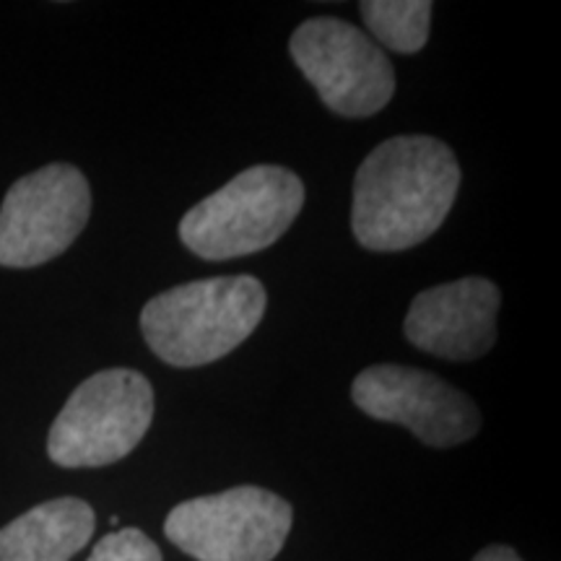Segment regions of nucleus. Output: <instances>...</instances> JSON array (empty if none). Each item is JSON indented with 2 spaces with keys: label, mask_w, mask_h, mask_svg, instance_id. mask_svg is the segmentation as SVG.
<instances>
[{
  "label": "nucleus",
  "mask_w": 561,
  "mask_h": 561,
  "mask_svg": "<svg viewBox=\"0 0 561 561\" xmlns=\"http://www.w3.org/2000/svg\"><path fill=\"white\" fill-rule=\"evenodd\" d=\"M265 305V286L252 276L187 280L146 301L140 333L170 367H206L255 333Z\"/></svg>",
  "instance_id": "2"
},
{
  "label": "nucleus",
  "mask_w": 561,
  "mask_h": 561,
  "mask_svg": "<svg viewBox=\"0 0 561 561\" xmlns=\"http://www.w3.org/2000/svg\"><path fill=\"white\" fill-rule=\"evenodd\" d=\"M94 510L76 496L37 504L0 528V561H70L94 536Z\"/></svg>",
  "instance_id": "10"
},
{
  "label": "nucleus",
  "mask_w": 561,
  "mask_h": 561,
  "mask_svg": "<svg viewBox=\"0 0 561 561\" xmlns=\"http://www.w3.org/2000/svg\"><path fill=\"white\" fill-rule=\"evenodd\" d=\"M351 398L367 416L401 424L430 447H455L481 430L471 398L426 369L375 364L356 375Z\"/></svg>",
  "instance_id": "8"
},
{
  "label": "nucleus",
  "mask_w": 561,
  "mask_h": 561,
  "mask_svg": "<svg viewBox=\"0 0 561 561\" xmlns=\"http://www.w3.org/2000/svg\"><path fill=\"white\" fill-rule=\"evenodd\" d=\"M460 191L453 149L432 136H396L377 146L354 180L351 229L371 252H401L445 224Z\"/></svg>",
  "instance_id": "1"
},
{
  "label": "nucleus",
  "mask_w": 561,
  "mask_h": 561,
  "mask_svg": "<svg viewBox=\"0 0 561 561\" xmlns=\"http://www.w3.org/2000/svg\"><path fill=\"white\" fill-rule=\"evenodd\" d=\"M305 206V185L291 170L257 164L203 198L180 221V240L203 261H231L271 248Z\"/></svg>",
  "instance_id": "3"
},
{
  "label": "nucleus",
  "mask_w": 561,
  "mask_h": 561,
  "mask_svg": "<svg viewBox=\"0 0 561 561\" xmlns=\"http://www.w3.org/2000/svg\"><path fill=\"white\" fill-rule=\"evenodd\" d=\"M153 419V388L136 369H102L83 380L47 437L60 468H102L123 460L146 437Z\"/></svg>",
  "instance_id": "4"
},
{
  "label": "nucleus",
  "mask_w": 561,
  "mask_h": 561,
  "mask_svg": "<svg viewBox=\"0 0 561 561\" xmlns=\"http://www.w3.org/2000/svg\"><path fill=\"white\" fill-rule=\"evenodd\" d=\"M500 301L494 280L481 276L432 286L413 297L403 333L419 351L439 359H481L496 343Z\"/></svg>",
  "instance_id": "9"
},
{
  "label": "nucleus",
  "mask_w": 561,
  "mask_h": 561,
  "mask_svg": "<svg viewBox=\"0 0 561 561\" xmlns=\"http://www.w3.org/2000/svg\"><path fill=\"white\" fill-rule=\"evenodd\" d=\"M91 191L73 164H47L13 182L0 206V265L34 268L58 257L87 227Z\"/></svg>",
  "instance_id": "7"
},
{
  "label": "nucleus",
  "mask_w": 561,
  "mask_h": 561,
  "mask_svg": "<svg viewBox=\"0 0 561 561\" xmlns=\"http://www.w3.org/2000/svg\"><path fill=\"white\" fill-rule=\"evenodd\" d=\"M89 561H161V551L144 530L123 528L104 536Z\"/></svg>",
  "instance_id": "12"
},
{
  "label": "nucleus",
  "mask_w": 561,
  "mask_h": 561,
  "mask_svg": "<svg viewBox=\"0 0 561 561\" xmlns=\"http://www.w3.org/2000/svg\"><path fill=\"white\" fill-rule=\"evenodd\" d=\"M297 68L335 115L371 117L396 94V70L367 32L335 16H314L289 39Z\"/></svg>",
  "instance_id": "6"
},
{
  "label": "nucleus",
  "mask_w": 561,
  "mask_h": 561,
  "mask_svg": "<svg viewBox=\"0 0 561 561\" xmlns=\"http://www.w3.org/2000/svg\"><path fill=\"white\" fill-rule=\"evenodd\" d=\"M473 561H523V559L517 557L515 549H510V546H489V549L476 553Z\"/></svg>",
  "instance_id": "13"
},
{
  "label": "nucleus",
  "mask_w": 561,
  "mask_h": 561,
  "mask_svg": "<svg viewBox=\"0 0 561 561\" xmlns=\"http://www.w3.org/2000/svg\"><path fill=\"white\" fill-rule=\"evenodd\" d=\"M430 0H367L359 5L364 26L392 53L413 55L430 42Z\"/></svg>",
  "instance_id": "11"
},
{
  "label": "nucleus",
  "mask_w": 561,
  "mask_h": 561,
  "mask_svg": "<svg viewBox=\"0 0 561 561\" xmlns=\"http://www.w3.org/2000/svg\"><path fill=\"white\" fill-rule=\"evenodd\" d=\"M294 523L286 500L261 486L195 496L164 520L167 538L198 561H273Z\"/></svg>",
  "instance_id": "5"
}]
</instances>
